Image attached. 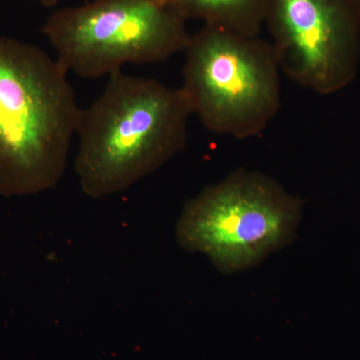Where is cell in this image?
Here are the masks:
<instances>
[{
    "label": "cell",
    "instance_id": "cell-1",
    "mask_svg": "<svg viewBox=\"0 0 360 360\" xmlns=\"http://www.w3.org/2000/svg\"><path fill=\"white\" fill-rule=\"evenodd\" d=\"M193 115L182 90L153 78L113 73L82 108L75 170L84 194L123 193L184 151Z\"/></svg>",
    "mask_w": 360,
    "mask_h": 360
},
{
    "label": "cell",
    "instance_id": "cell-2",
    "mask_svg": "<svg viewBox=\"0 0 360 360\" xmlns=\"http://www.w3.org/2000/svg\"><path fill=\"white\" fill-rule=\"evenodd\" d=\"M80 110L56 59L37 45L0 37V195L58 186Z\"/></svg>",
    "mask_w": 360,
    "mask_h": 360
},
{
    "label": "cell",
    "instance_id": "cell-3",
    "mask_svg": "<svg viewBox=\"0 0 360 360\" xmlns=\"http://www.w3.org/2000/svg\"><path fill=\"white\" fill-rule=\"evenodd\" d=\"M184 52L180 89L208 131L250 139L278 115L283 72L271 42L203 25Z\"/></svg>",
    "mask_w": 360,
    "mask_h": 360
},
{
    "label": "cell",
    "instance_id": "cell-4",
    "mask_svg": "<svg viewBox=\"0 0 360 360\" xmlns=\"http://www.w3.org/2000/svg\"><path fill=\"white\" fill-rule=\"evenodd\" d=\"M302 201L276 180L238 169L187 201L176 226L184 250L224 274L250 269L291 240Z\"/></svg>",
    "mask_w": 360,
    "mask_h": 360
},
{
    "label": "cell",
    "instance_id": "cell-5",
    "mask_svg": "<svg viewBox=\"0 0 360 360\" xmlns=\"http://www.w3.org/2000/svg\"><path fill=\"white\" fill-rule=\"evenodd\" d=\"M186 22L165 0H94L54 11L41 32L68 72L94 79L184 52Z\"/></svg>",
    "mask_w": 360,
    "mask_h": 360
},
{
    "label": "cell",
    "instance_id": "cell-6",
    "mask_svg": "<svg viewBox=\"0 0 360 360\" xmlns=\"http://www.w3.org/2000/svg\"><path fill=\"white\" fill-rule=\"evenodd\" d=\"M264 25L293 84L328 96L356 79L360 0H269Z\"/></svg>",
    "mask_w": 360,
    "mask_h": 360
},
{
    "label": "cell",
    "instance_id": "cell-7",
    "mask_svg": "<svg viewBox=\"0 0 360 360\" xmlns=\"http://www.w3.org/2000/svg\"><path fill=\"white\" fill-rule=\"evenodd\" d=\"M188 20L257 37L264 25L269 0H165Z\"/></svg>",
    "mask_w": 360,
    "mask_h": 360
},
{
    "label": "cell",
    "instance_id": "cell-8",
    "mask_svg": "<svg viewBox=\"0 0 360 360\" xmlns=\"http://www.w3.org/2000/svg\"><path fill=\"white\" fill-rule=\"evenodd\" d=\"M37 1L45 7H51L56 6L60 0H37Z\"/></svg>",
    "mask_w": 360,
    "mask_h": 360
}]
</instances>
